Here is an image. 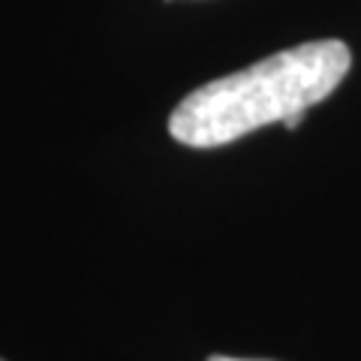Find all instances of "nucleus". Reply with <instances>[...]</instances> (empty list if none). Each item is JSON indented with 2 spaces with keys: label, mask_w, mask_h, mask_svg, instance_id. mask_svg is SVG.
<instances>
[{
  "label": "nucleus",
  "mask_w": 361,
  "mask_h": 361,
  "mask_svg": "<svg viewBox=\"0 0 361 361\" xmlns=\"http://www.w3.org/2000/svg\"><path fill=\"white\" fill-rule=\"evenodd\" d=\"M208 361H247V358H229V355H211Z\"/></svg>",
  "instance_id": "2"
},
{
  "label": "nucleus",
  "mask_w": 361,
  "mask_h": 361,
  "mask_svg": "<svg viewBox=\"0 0 361 361\" xmlns=\"http://www.w3.org/2000/svg\"><path fill=\"white\" fill-rule=\"evenodd\" d=\"M0 361H4V358H0Z\"/></svg>",
  "instance_id": "3"
},
{
  "label": "nucleus",
  "mask_w": 361,
  "mask_h": 361,
  "mask_svg": "<svg viewBox=\"0 0 361 361\" xmlns=\"http://www.w3.org/2000/svg\"><path fill=\"white\" fill-rule=\"evenodd\" d=\"M353 54L341 39L292 45L247 70L187 94L169 118L172 139L187 148H220L268 123H286L329 99L346 78Z\"/></svg>",
  "instance_id": "1"
}]
</instances>
